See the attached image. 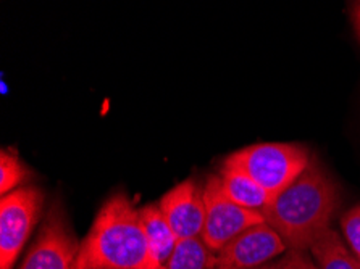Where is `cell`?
<instances>
[{
	"label": "cell",
	"instance_id": "6",
	"mask_svg": "<svg viewBox=\"0 0 360 269\" xmlns=\"http://www.w3.org/2000/svg\"><path fill=\"white\" fill-rule=\"evenodd\" d=\"M78 250L79 244L63 208L56 202L20 269H75Z\"/></svg>",
	"mask_w": 360,
	"mask_h": 269
},
{
	"label": "cell",
	"instance_id": "7",
	"mask_svg": "<svg viewBox=\"0 0 360 269\" xmlns=\"http://www.w3.org/2000/svg\"><path fill=\"white\" fill-rule=\"evenodd\" d=\"M288 247L266 223L244 230L217 254V269H255L285 254Z\"/></svg>",
	"mask_w": 360,
	"mask_h": 269
},
{
	"label": "cell",
	"instance_id": "5",
	"mask_svg": "<svg viewBox=\"0 0 360 269\" xmlns=\"http://www.w3.org/2000/svg\"><path fill=\"white\" fill-rule=\"evenodd\" d=\"M204 203L205 221L202 240L215 254L230 244L234 237L243 234L244 230L255 224L265 223V218L260 211L239 206L223 194L218 174H212L205 181Z\"/></svg>",
	"mask_w": 360,
	"mask_h": 269
},
{
	"label": "cell",
	"instance_id": "13",
	"mask_svg": "<svg viewBox=\"0 0 360 269\" xmlns=\"http://www.w3.org/2000/svg\"><path fill=\"white\" fill-rule=\"evenodd\" d=\"M28 176L30 173L25 163L15 155V152L10 148H2L0 152V194L7 195L20 189Z\"/></svg>",
	"mask_w": 360,
	"mask_h": 269
},
{
	"label": "cell",
	"instance_id": "15",
	"mask_svg": "<svg viewBox=\"0 0 360 269\" xmlns=\"http://www.w3.org/2000/svg\"><path fill=\"white\" fill-rule=\"evenodd\" d=\"M288 269H319L305 251H288Z\"/></svg>",
	"mask_w": 360,
	"mask_h": 269
},
{
	"label": "cell",
	"instance_id": "10",
	"mask_svg": "<svg viewBox=\"0 0 360 269\" xmlns=\"http://www.w3.org/2000/svg\"><path fill=\"white\" fill-rule=\"evenodd\" d=\"M139 216L152 256H154L157 265L163 269L178 244V237L174 235L170 223L163 215L160 203H150V205L141 208Z\"/></svg>",
	"mask_w": 360,
	"mask_h": 269
},
{
	"label": "cell",
	"instance_id": "2",
	"mask_svg": "<svg viewBox=\"0 0 360 269\" xmlns=\"http://www.w3.org/2000/svg\"><path fill=\"white\" fill-rule=\"evenodd\" d=\"M75 269H162L128 195H112L101 206L94 224L79 244Z\"/></svg>",
	"mask_w": 360,
	"mask_h": 269
},
{
	"label": "cell",
	"instance_id": "1",
	"mask_svg": "<svg viewBox=\"0 0 360 269\" xmlns=\"http://www.w3.org/2000/svg\"><path fill=\"white\" fill-rule=\"evenodd\" d=\"M341 205L340 189L317 162L262 211L265 223L283 239L288 250L305 251L330 228Z\"/></svg>",
	"mask_w": 360,
	"mask_h": 269
},
{
	"label": "cell",
	"instance_id": "14",
	"mask_svg": "<svg viewBox=\"0 0 360 269\" xmlns=\"http://www.w3.org/2000/svg\"><path fill=\"white\" fill-rule=\"evenodd\" d=\"M341 229L347 247L360 263V205L352 206L342 215Z\"/></svg>",
	"mask_w": 360,
	"mask_h": 269
},
{
	"label": "cell",
	"instance_id": "9",
	"mask_svg": "<svg viewBox=\"0 0 360 269\" xmlns=\"http://www.w3.org/2000/svg\"><path fill=\"white\" fill-rule=\"evenodd\" d=\"M218 178H220L223 194L236 205L248 208V210L262 213L275 200V197L269 190L255 183L250 176L238 171V169L223 166Z\"/></svg>",
	"mask_w": 360,
	"mask_h": 269
},
{
	"label": "cell",
	"instance_id": "12",
	"mask_svg": "<svg viewBox=\"0 0 360 269\" xmlns=\"http://www.w3.org/2000/svg\"><path fill=\"white\" fill-rule=\"evenodd\" d=\"M163 269H217V254L202 237L178 240Z\"/></svg>",
	"mask_w": 360,
	"mask_h": 269
},
{
	"label": "cell",
	"instance_id": "17",
	"mask_svg": "<svg viewBox=\"0 0 360 269\" xmlns=\"http://www.w3.org/2000/svg\"><path fill=\"white\" fill-rule=\"evenodd\" d=\"M352 23H354V27H356L357 37L360 39V2L354 4L352 7Z\"/></svg>",
	"mask_w": 360,
	"mask_h": 269
},
{
	"label": "cell",
	"instance_id": "16",
	"mask_svg": "<svg viewBox=\"0 0 360 269\" xmlns=\"http://www.w3.org/2000/svg\"><path fill=\"white\" fill-rule=\"evenodd\" d=\"M255 269H288V254L283 256L281 260L270 261V263H266V265L260 266V268H255Z\"/></svg>",
	"mask_w": 360,
	"mask_h": 269
},
{
	"label": "cell",
	"instance_id": "3",
	"mask_svg": "<svg viewBox=\"0 0 360 269\" xmlns=\"http://www.w3.org/2000/svg\"><path fill=\"white\" fill-rule=\"evenodd\" d=\"M307 148L296 144H255L231 153L223 166L250 176L276 197L310 164Z\"/></svg>",
	"mask_w": 360,
	"mask_h": 269
},
{
	"label": "cell",
	"instance_id": "8",
	"mask_svg": "<svg viewBox=\"0 0 360 269\" xmlns=\"http://www.w3.org/2000/svg\"><path fill=\"white\" fill-rule=\"evenodd\" d=\"M160 208L178 240L202 237L205 221L204 188L194 178L174 185L162 197Z\"/></svg>",
	"mask_w": 360,
	"mask_h": 269
},
{
	"label": "cell",
	"instance_id": "11",
	"mask_svg": "<svg viewBox=\"0 0 360 269\" xmlns=\"http://www.w3.org/2000/svg\"><path fill=\"white\" fill-rule=\"evenodd\" d=\"M309 250L319 269H360V263L351 249L331 228L323 230Z\"/></svg>",
	"mask_w": 360,
	"mask_h": 269
},
{
	"label": "cell",
	"instance_id": "4",
	"mask_svg": "<svg viewBox=\"0 0 360 269\" xmlns=\"http://www.w3.org/2000/svg\"><path fill=\"white\" fill-rule=\"evenodd\" d=\"M44 194L36 185L2 195L0 200V269H12L42 211Z\"/></svg>",
	"mask_w": 360,
	"mask_h": 269
}]
</instances>
